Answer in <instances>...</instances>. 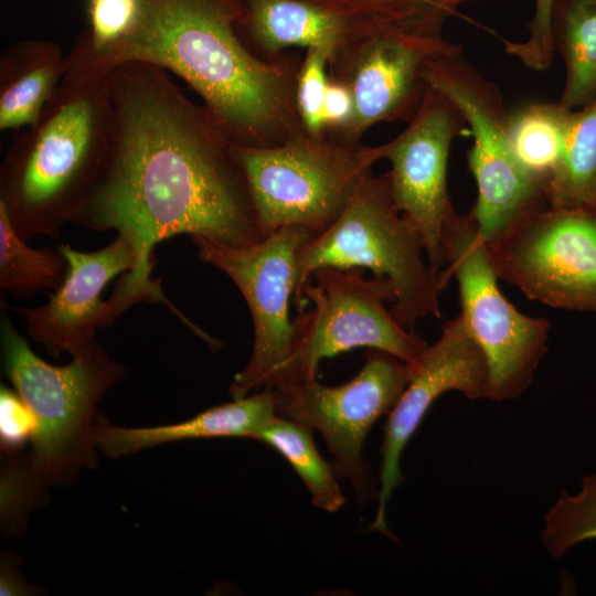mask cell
<instances>
[{
    "label": "cell",
    "instance_id": "obj_1",
    "mask_svg": "<svg viewBox=\"0 0 596 596\" xmlns=\"http://www.w3.org/2000/svg\"><path fill=\"white\" fill-rule=\"evenodd\" d=\"M103 74L113 103L109 145L72 223L116 231L134 251V267L108 299L113 321L134 304L161 302L193 329L151 278L152 251L178 234L228 247L266 237L246 179L233 142L166 70L127 62Z\"/></svg>",
    "mask_w": 596,
    "mask_h": 596
},
{
    "label": "cell",
    "instance_id": "obj_2",
    "mask_svg": "<svg viewBox=\"0 0 596 596\" xmlns=\"http://www.w3.org/2000/svg\"><path fill=\"white\" fill-rule=\"evenodd\" d=\"M233 0H141L137 22L114 45L65 73H103L127 62L158 66L182 78L235 145L263 146L281 116L285 83L255 57L235 31Z\"/></svg>",
    "mask_w": 596,
    "mask_h": 596
},
{
    "label": "cell",
    "instance_id": "obj_3",
    "mask_svg": "<svg viewBox=\"0 0 596 596\" xmlns=\"http://www.w3.org/2000/svg\"><path fill=\"white\" fill-rule=\"evenodd\" d=\"M113 103L103 73H65L38 119L15 136L0 170V203L18 234L55 237L103 166Z\"/></svg>",
    "mask_w": 596,
    "mask_h": 596
},
{
    "label": "cell",
    "instance_id": "obj_4",
    "mask_svg": "<svg viewBox=\"0 0 596 596\" xmlns=\"http://www.w3.org/2000/svg\"><path fill=\"white\" fill-rule=\"evenodd\" d=\"M1 342L6 375L36 419L28 464L46 487L72 486L84 468L96 466V406L125 368L96 340L68 364L51 365L31 350L7 315Z\"/></svg>",
    "mask_w": 596,
    "mask_h": 596
},
{
    "label": "cell",
    "instance_id": "obj_5",
    "mask_svg": "<svg viewBox=\"0 0 596 596\" xmlns=\"http://www.w3.org/2000/svg\"><path fill=\"white\" fill-rule=\"evenodd\" d=\"M368 268L394 287L391 311L404 327L440 315L438 278L422 238L395 206L386 174L368 171L337 220L304 244L296 258L294 302L304 311V290L320 268Z\"/></svg>",
    "mask_w": 596,
    "mask_h": 596
},
{
    "label": "cell",
    "instance_id": "obj_6",
    "mask_svg": "<svg viewBox=\"0 0 596 596\" xmlns=\"http://www.w3.org/2000/svg\"><path fill=\"white\" fill-rule=\"evenodd\" d=\"M461 52L432 62L424 76L428 86L459 108L472 135L467 162L478 195L469 214L487 244L547 206V184L517 157L509 134L510 113L500 91Z\"/></svg>",
    "mask_w": 596,
    "mask_h": 596
},
{
    "label": "cell",
    "instance_id": "obj_7",
    "mask_svg": "<svg viewBox=\"0 0 596 596\" xmlns=\"http://www.w3.org/2000/svg\"><path fill=\"white\" fill-rule=\"evenodd\" d=\"M394 298L390 280L366 278L362 268L318 269L304 290L313 307L292 321L291 350L272 389L316 379L321 360L360 347L416 362L428 344L386 307Z\"/></svg>",
    "mask_w": 596,
    "mask_h": 596
},
{
    "label": "cell",
    "instance_id": "obj_8",
    "mask_svg": "<svg viewBox=\"0 0 596 596\" xmlns=\"http://www.w3.org/2000/svg\"><path fill=\"white\" fill-rule=\"evenodd\" d=\"M446 268L443 290L454 276L458 283L461 316L481 349L489 370V398L519 397L532 383L547 352L550 322L520 312L501 292L486 243L471 215L456 216L444 234Z\"/></svg>",
    "mask_w": 596,
    "mask_h": 596
},
{
    "label": "cell",
    "instance_id": "obj_9",
    "mask_svg": "<svg viewBox=\"0 0 596 596\" xmlns=\"http://www.w3.org/2000/svg\"><path fill=\"white\" fill-rule=\"evenodd\" d=\"M233 153L265 236L286 226L322 233L373 164L364 148L350 150L302 138L276 147L233 143Z\"/></svg>",
    "mask_w": 596,
    "mask_h": 596
},
{
    "label": "cell",
    "instance_id": "obj_10",
    "mask_svg": "<svg viewBox=\"0 0 596 596\" xmlns=\"http://www.w3.org/2000/svg\"><path fill=\"white\" fill-rule=\"evenodd\" d=\"M486 246L498 277L529 299L596 315V204L547 205Z\"/></svg>",
    "mask_w": 596,
    "mask_h": 596
},
{
    "label": "cell",
    "instance_id": "obj_11",
    "mask_svg": "<svg viewBox=\"0 0 596 596\" xmlns=\"http://www.w3.org/2000/svg\"><path fill=\"white\" fill-rule=\"evenodd\" d=\"M413 372L386 352L372 350L349 382L322 385L316 379L274 390L277 413L317 430L332 456L339 479L350 481L360 505L377 497L376 481L362 450L376 419L389 413Z\"/></svg>",
    "mask_w": 596,
    "mask_h": 596
},
{
    "label": "cell",
    "instance_id": "obj_12",
    "mask_svg": "<svg viewBox=\"0 0 596 596\" xmlns=\"http://www.w3.org/2000/svg\"><path fill=\"white\" fill-rule=\"evenodd\" d=\"M313 236L307 228L286 226L242 247L193 237L199 258L233 280L253 320L252 355L228 390L234 400L259 387L272 389L289 356L294 339L289 300L295 290L296 258L300 247Z\"/></svg>",
    "mask_w": 596,
    "mask_h": 596
},
{
    "label": "cell",
    "instance_id": "obj_13",
    "mask_svg": "<svg viewBox=\"0 0 596 596\" xmlns=\"http://www.w3.org/2000/svg\"><path fill=\"white\" fill-rule=\"evenodd\" d=\"M466 126L459 108L428 86L408 126L396 138L364 148L371 162L390 161L386 177L392 200L418 232L438 284L446 268L444 234L457 214L447 190L448 157L453 140Z\"/></svg>",
    "mask_w": 596,
    "mask_h": 596
},
{
    "label": "cell",
    "instance_id": "obj_14",
    "mask_svg": "<svg viewBox=\"0 0 596 596\" xmlns=\"http://www.w3.org/2000/svg\"><path fill=\"white\" fill-rule=\"evenodd\" d=\"M412 366V376L383 427L377 510L368 528L389 538L393 535L386 524V507L393 490L403 481L401 455L430 406L449 391L471 400L489 398L487 360L461 313L444 323L439 338Z\"/></svg>",
    "mask_w": 596,
    "mask_h": 596
},
{
    "label": "cell",
    "instance_id": "obj_15",
    "mask_svg": "<svg viewBox=\"0 0 596 596\" xmlns=\"http://www.w3.org/2000/svg\"><path fill=\"white\" fill-rule=\"evenodd\" d=\"M461 45L445 40L439 32L384 24L375 26L353 64L348 84L354 103L353 117L345 127L359 136L372 125L413 117L426 89L427 66Z\"/></svg>",
    "mask_w": 596,
    "mask_h": 596
},
{
    "label": "cell",
    "instance_id": "obj_16",
    "mask_svg": "<svg viewBox=\"0 0 596 596\" xmlns=\"http://www.w3.org/2000/svg\"><path fill=\"white\" fill-rule=\"evenodd\" d=\"M58 251L67 272L50 300L41 307L12 310L24 321L29 337L50 355L67 352L72 356L95 340L98 328L113 322L111 306L100 294L114 277L134 267L135 255L119 235L98 251L79 252L67 244Z\"/></svg>",
    "mask_w": 596,
    "mask_h": 596
},
{
    "label": "cell",
    "instance_id": "obj_17",
    "mask_svg": "<svg viewBox=\"0 0 596 596\" xmlns=\"http://www.w3.org/2000/svg\"><path fill=\"white\" fill-rule=\"evenodd\" d=\"M273 389L233 402L213 406L178 424L126 428L97 416L95 443L109 458H118L158 445L200 438L246 437L256 439L260 430L277 416Z\"/></svg>",
    "mask_w": 596,
    "mask_h": 596
},
{
    "label": "cell",
    "instance_id": "obj_18",
    "mask_svg": "<svg viewBox=\"0 0 596 596\" xmlns=\"http://www.w3.org/2000/svg\"><path fill=\"white\" fill-rule=\"evenodd\" d=\"M61 46L26 39L8 46L0 56V130L32 125L53 97L65 75Z\"/></svg>",
    "mask_w": 596,
    "mask_h": 596
},
{
    "label": "cell",
    "instance_id": "obj_19",
    "mask_svg": "<svg viewBox=\"0 0 596 596\" xmlns=\"http://www.w3.org/2000/svg\"><path fill=\"white\" fill-rule=\"evenodd\" d=\"M249 29L266 51L291 45L334 51L348 33L342 15L304 0H252Z\"/></svg>",
    "mask_w": 596,
    "mask_h": 596
},
{
    "label": "cell",
    "instance_id": "obj_20",
    "mask_svg": "<svg viewBox=\"0 0 596 596\" xmlns=\"http://www.w3.org/2000/svg\"><path fill=\"white\" fill-rule=\"evenodd\" d=\"M552 32L566 66L558 103L578 109L596 97V0H555Z\"/></svg>",
    "mask_w": 596,
    "mask_h": 596
},
{
    "label": "cell",
    "instance_id": "obj_21",
    "mask_svg": "<svg viewBox=\"0 0 596 596\" xmlns=\"http://www.w3.org/2000/svg\"><path fill=\"white\" fill-rule=\"evenodd\" d=\"M549 205L596 204V97L571 113L560 164L547 188Z\"/></svg>",
    "mask_w": 596,
    "mask_h": 596
},
{
    "label": "cell",
    "instance_id": "obj_22",
    "mask_svg": "<svg viewBox=\"0 0 596 596\" xmlns=\"http://www.w3.org/2000/svg\"><path fill=\"white\" fill-rule=\"evenodd\" d=\"M255 440L274 448L286 459L317 508L337 512L343 507L345 497L338 483L339 478L332 465L319 454L309 426L277 414Z\"/></svg>",
    "mask_w": 596,
    "mask_h": 596
},
{
    "label": "cell",
    "instance_id": "obj_23",
    "mask_svg": "<svg viewBox=\"0 0 596 596\" xmlns=\"http://www.w3.org/2000/svg\"><path fill=\"white\" fill-rule=\"evenodd\" d=\"M572 109L531 103L510 113L509 134L521 163L547 184L563 156Z\"/></svg>",
    "mask_w": 596,
    "mask_h": 596
},
{
    "label": "cell",
    "instance_id": "obj_24",
    "mask_svg": "<svg viewBox=\"0 0 596 596\" xmlns=\"http://www.w3.org/2000/svg\"><path fill=\"white\" fill-rule=\"evenodd\" d=\"M66 272L67 263L58 249H33L25 244L0 203V288L19 297L57 289Z\"/></svg>",
    "mask_w": 596,
    "mask_h": 596
},
{
    "label": "cell",
    "instance_id": "obj_25",
    "mask_svg": "<svg viewBox=\"0 0 596 596\" xmlns=\"http://www.w3.org/2000/svg\"><path fill=\"white\" fill-rule=\"evenodd\" d=\"M596 539V473L586 476L576 494L563 492L544 514L541 540L558 560L576 544Z\"/></svg>",
    "mask_w": 596,
    "mask_h": 596
},
{
    "label": "cell",
    "instance_id": "obj_26",
    "mask_svg": "<svg viewBox=\"0 0 596 596\" xmlns=\"http://www.w3.org/2000/svg\"><path fill=\"white\" fill-rule=\"evenodd\" d=\"M141 0H88V29L66 54L65 65L81 63L126 36L134 28Z\"/></svg>",
    "mask_w": 596,
    "mask_h": 596
},
{
    "label": "cell",
    "instance_id": "obj_27",
    "mask_svg": "<svg viewBox=\"0 0 596 596\" xmlns=\"http://www.w3.org/2000/svg\"><path fill=\"white\" fill-rule=\"evenodd\" d=\"M1 472V524L12 534L23 531L26 515L41 505L46 488L32 472L25 456H10Z\"/></svg>",
    "mask_w": 596,
    "mask_h": 596
},
{
    "label": "cell",
    "instance_id": "obj_28",
    "mask_svg": "<svg viewBox=\"0 0 596 596\" xmlns=\"http://www.w3.org/2000/svg\"><path fill=\"white\" fill-rule=\"evenodd\" d=\"M334 51L326 47L308 50L298 77L297 104L301 119L309 132L316 135L324 127L323 100L329 82L326 66Z\"/></svg>",
    "mask_w": 596,
    "mask_h": 596
},
{
    "label": "cell",
    "instance_id": "obj_29",
    "mask_svg": "<svg viewBox=\"0 0 596 596\" xmlns=\"http://www.w3.org/2000/svg\"><path fill=\"white\" fill-rule=\"evenodd\" d=\"M555 0H535L534 14L529 23V36L521 42L502 40L508 54L534 71H545L553 62L554 42L552 12Z\"/></svg>",
    "mask_w": 596,
    "mask_h": 596
},
{
    "label": "cell",
    "instance_id": "obj_30",
    "mask_svg": "<svg viewBox=\"0 0 596 596\" xmlns=\"http://www.w3.org/2000/svg\"><path fill=\"white\" fill-rule=\"evenodd\" d=\"M36 419L18 392L1 385L0 390V444L2 451L13 456L31 440Z\"/></svg>",
    "mask_w": 596,
    "mask_h": 596
},
{
    "label": "cell",
    "instance_id": "obj_31",
    "mask_svg": "<svg viewBox=\"0 0 596 596\" xmlns=\"http://www.w3.org/2000/svg\"><path fill=\"white\" fill-rule=\"evenodd\" d=\"M383 24L440 31L446 18L428 0H363Z\"/></svg>",
    "mask_w": 596,
    "mask_h": 596
},
{
    "label": "cell",
    "instance_id": "obj_32",
    "mask_svg": "<svg viewBox=\"0 0 596 596\" xmlns=\"http://www.w3.org/2000/svg\"><path fill=\"white\" fill-rule=\"evenodd\" d=\"M354 111L352 93L348 84H328L323 100L324 124L347 127Z\"/></svg>",
    "mask_w": 596,
    "mask_h": 596
},
{
    "label": "cell",
    "instance_id": "obj_33",
    "mask_svg": "<svg viewBox=\"0 0 596 596\" xmlns=\"http://www.w3.org/2000/svg\"><path fill=\"white\" fill-rule=\"evenodd\" d=\"M39 588L30 586L17 567L13 558L8 555L1 557L0 566V595L24 596L39 594Z\"/></svg>",
    "mask_w": 596,
    "mask_h": 596
},
{
    "label": "cell",
    "instance_id": "obj_34",
    "mask_svg": "<svg viewBox=\"0 0 596 596\" xmlns=\"http://www.w3.org/2000/svg\"><path fill=\"white\" fill-rule=\"evenodd\" d=\"M445 17L454 14L457 9L469 1L475 0H428Z\"/></svg>",
    "mask_w": 596,
    "mask_h": 596
}]
</instances>
